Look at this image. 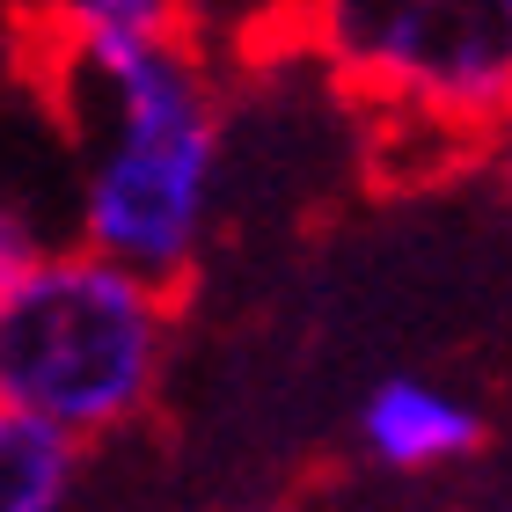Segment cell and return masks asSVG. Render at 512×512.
<instances>
[{
	"label": "cell",
	"mask_w": 512,
	"mask_h": 512,
	"mask_svg": "<svg viewBox=\"0 0 512 512\" xmlns=\"http://www.w3.org/2000/svg\"><path fill=\"white\" fill-rule=\"evenodd\" d=\"M315 44L337 81L425 132L491 139L512 103V0H330Z\"/></svg>",
	"instance_id": "3"
},
{
	"label": "cell",
	"mask_w": 512,
	"mask_h": 512,
	"mask_svg": "<svg viewBox=\"0 0 512 512\" xmlns=\"http://www.w3.org/2000/svg\"><path fill=\"white\" fill-rule=\"evenodd\" d=\"M491 154L505 161V169H512V103H505V118L491 125Z\"/></svg>",
	"instance_id": "7"
},
{
	"label": "cell",
	"mask_w": 512,
	"mask_h": 512,
	"mask_svg": "<svg viewBox=\"0 0 512 512\" xmlns=\"http://www.w3.org/2000/svg\"><path fill=\"white\" fill-rule=\"evenodd\" d=\"M59 242H66L59 227L37 220L30 183H8V176H0V286H8V278H22L44 249H59Z\"/></svg>",
	"instance_id": "6"
},
{
	"label": "cell",
	"mask_w": 512,
	"mask_h": 512,
	"mask_svg": "<svg viewBox=\"0 0 512 512\" xmlns=\"http://www.w3.org/2000/svg\"><path fill=\"white\" fill-rule=\"evenodd\" d=\"M176 344V293L59 242L0 286V410L59 439H103L154 410Z\"/></svg>",
	"instance_id": "2"
},
{
	"label": "cell",
	"mask_w": 512,
	"mask_h": 512,
	"mask_svg": "<svg viewBox=\"0 0 512 512\" xmlns=\"http://www.w3.org/2000/svg\"><path fill=\"white\" fill-rule=\"evenodd\" d=\"M359 439L381 469L403 476H432L454 469L483 447V410L447 381H417V374H388L381 388H366L359 403Z\"/></svg>",
	"instance_id": "4"
},
{
	"label": "cell",
	"mask_w": 512,
	"mask_h": 512,
	"mask_svg": "<svg viewBox=\"0 0 512 512\" xmlns=\"http://www.w3.org/2000/svg\"><path fill=\"white\" fill-rule=\"evenodd\" d=\"M74 491V439L0 410V512H59Z\"/></svg>",
	"instance_id": "5"
},
{
	"label": "cell",
	"mask_w": 512,
	"mask_h": 512,
	"mask_svg": "<svg viewBox=\"0 0 512 512\" xmlns=\"http://www.w3.org/2000/svg\"><path fill=\"white\" fill-rule=\"evenodd\" d=\"M44 103L74 147V242L176 293L213 227L227 110L220 81L154 0L44 15Z\"/></svg>",
	"instance_id": "1"
}]
</instances>
